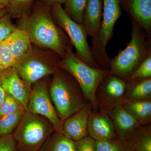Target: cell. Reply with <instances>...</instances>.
<instances>
[{"instance_id":"32","label":"cell","mask_w":151,"mask_h":151,"mask_svg":"<svg viewBox=\"0 0 151 151\" xmlns=\"http://www.w3.org/2000/svg\"><path fill=\"white\" fill-rule=\"evenodd\" d=\"M5 70L3 71L2 73L0 74V107L3 104L4 100L5 97L6 91L3 88L2 86L1 83V78L2 76L3 73L4 72Z\"/></svg>"},{"instance_id":"7","label":"cell","mask_w":151,"mask_h":151,"mask_svg":"<svg viewBox=\"0 0 151 151\" xmlns=\"http://www.w3.org/2000/svg\"><path fill=\"white\" fill-rule=\"evenodd\" d=\"M52 15L56 24L63 30L76 50L75 54L89 66L102 69L92 56L86 31L83 24L73 21L63 10L62 5L55 4L50 7Z\"/></svg>"},{"instance_id":"29","label":"cell","mask_w":151,"mask_h":151,"mask_svg":"<svg viewBox=\"0 0 151 151\" xmlns=\"http://www.w3.org/2000/svg\"><path fill=\"white\" fill-rule=\"evenodd\" d=\"M151 77V54L148 56L128 79H144Z\"/></svg>"},{"instance_id":"1","label":"cell","mask_w":151,"mask_h":151,"mask_svg":"<svg viewBox=\"0 0 151 151\" xmlns=\"http://www.w3.org/2000/svg\"><path fill=\"white\" fill-rule=\"evenodd\" d=\"M15 24L27 35L37 47L52 50L60 58L72 45L65 33L54 22L50 7L41 0H36L31 12L17 19Z\"/></svg>"},{"instance_id":"27","label":"cell","mask_w":151,"mask_h":151,"mask_svg":"<svg viewBox=\"0 0 151 151\" xmlns=\"http://www.w3.org/2000/svg\"><path fill=\"white\" fill-rule=\"evenodd\" d=\"M16 61L5 42L0 43V71L14 67Z\"/></svg>"},{"instance_id":"26","label":"cell","mask_w":151,"mask_h":151,"mask_svg":"<svg viewBox=\"0 0 151 151\" xmlns=\"http://www.w3.org/2000/svg\"><path fill=\"white\" fill-rule=\"evenodd\" d=\"M19 111L24 112L26 111L18 100L6 92L4 100L0 107V116Z\"/></svg>"},{"instance_id":"19","label":"cell","mask_w":151,"mask_h":151,"mask_svg":"<svg viewBox=\"0 0 151 151\" xmlns=\"http://www.w3.org/2000/svg\"><path fill=\"white\" fill-rule=\"evenodd\" d=\"M122 106L141 126L151 124V99L124 101Z\"/></svg>"},{"instance_id":"25","label":"cell","mask_w":151,"mask_h":151,"mask_svg":"<svg viewBox=\"0 0 151 151\" xmlns=\"http://www.w3.org/2000/svg\"><path fill=\"white\" fill-rule=\"evenodd\" d=\"M95 151H128L129 150L126 142L113 139L111 140L94 141Z\"/></svg>"},{"instance_id":"14","label":"cell","mask_w":151,"mask_h":151,"mask_svg":"<svg viewBox=\"0 0 151 151\" xmlns=\"http://www.w3.org/2000/svg\"><path fill=\"white\" fill-rule=\"evenodd\" d=\"M121 8L130 19L142 28L151 37V0H120Z\"/></svg>"},{"instance_id":"9","label":"cell","mask_w":151,"mask_h":151,"mask_svg":"<svg viewBox=\"0 0 151 151\" xmlns=\"http://www.w3.org/2000/svg\"><path fill=\"white\" fill-rule=\"evenodd\" d=\"M51 76H47L31 86L28 111L40 115L51 122L56 132H62V122L58 115L49 93Z\"/></svg>"},{"instance_id":"3","label":"cell","mask_w":151,"mask_h":151,"mask_svg":"<svg viewBox=\"0 0 151 151\" xmlns=\"http://www.w3.org/2000/svg\"><path fill=\"white\" fill-rule=\"evenodd\" d=\"M132 25L131 40L126 47L111 59V74L128 79L141 63L151 54V37L139 25L130 19Z\"/></svg>"},{"instance_id":"34","label":"cell","mask_w":151,"mask_h":151,"mask_svg":"<svg viewBox=\"0 0 151 151\" xmlns=\"http://www.w3.org/2000/svg\"><path fill=\"white\" fill-rule=\"evenodd\" d=\"M9 0H0V8H6Z\"/></svg>"},{"instance_id":"13","label":"cell","mask_w":151,"mask_h":151,"mask_svg":"<svg viewBox=\"0 0 151 151\" xmlns=\"http://www.w3.org/2000/svg\"><path fill=\"white\" fill-rule=\"evenodd\" d=\"M1 83L5 91L18 100L27 111L31 86L21 78L14 68L5 70Z\"/></svg>"},{"instance_id":"33","label":"cell","mask_w":151,"mask_h":151,"mask_svg":"<svg viewBox=\"0 0 151 151\" xmlns=\"http://www.w3.org/2000/svg\"><path fill=\"white\" fill-rule=\"evenodd\" d=\"M47 5L51 7L55 4H58L62 5L65 3L66 0H41Z\"/></svg>"},{"instance_id":"30","label":"cell","mask_w":151,"mask_h":151,"mask_svg":"<svg viewBox=\"0 0 151 151\" xmlns=\"http://www.w3.org/2000/svg\"><path fill=\"white\" fill-rule=\"evenodd\" d=\"M0 151H19L13 134L0 137Z\"/></svg>"},{"instance_id":"5","label":"cell","mask_w":151,"mask_h":151,"mask_svg":"<svg viewBox=\"0 0 151 151\" xmlns=\"http://www.w3.org/2000/svg\"><path fill=\"white\" fill-rule=\"evenodd\" d=\"M55 131L48 119L25 111L13 135L19 151H38Z\"/></svg>"},{"instance_id":"11","label":"cell","mask_w":151,"mask_h":151,"mask_svg":"<svg viewBox=\"0 0 151 151\" xmlns=\"http://www.w3.org/2000/svg\"><path fill=\"white\" fill-rule=\"evenodd\" d=\"M88 136L97 141H106L117 139L114 124L106 111H93L88 123Z\"/></svg>"},{"instance_id":"35","label":"cell","mask_w":151,"mask_h":151,"mask_svg":"<svg viewBox=\"0 0 151 151\" xmlns=\"http://www.w3.org/2000/svg\"><path fill=\"white\" fill-rule=\"evenodd\" d=\"M7 14L6 8H0V19Z\"/></svg>"},{"instance_id":"23","label":"cell","mask_w":151,"mask_h":151,"mask_svg":"<svg viewBox=\"0 0 151 151\" xmlns=\"http://www.w3.org/2000/svg\"><path fill=\"white\" fill-rule=\"evenodd\" d=\"M25 112L19 111L0 116V137L14 133L21 121Z\"/></svg>"},{"instance_id":"12","label":"cell","mask_w":151,"mask_h":151,"mask_svg":"<svg viewBox=\"0 0 151 151\" xmlns=\"http://www.w3.org/2000/svg\"><path fill=\"white\" fill-rule=\"evenodd\" d=\"M93 111L92 104L88 102L84 108L65 119L62 125V133L76 142L88 136V123Z\"/></svg>"},{"instance_id":"21","label":"cell","mask_w":151,"mask_h":151,"mask_svg":"<svg viewBox=\"0 0 151 151\" xmlns=\"http://www.w3.org/2000/svg\"><path fill=\"white\" fill-rule=\"evenodd\" d=\"M38 151H75L74 141L62 132L55 131Z\"/></svg>"},{"instance_id":"24","label":"cell","mask_w":151,"mask_h":151,"mask_svg":"<svg viewBox=\"0 0 151 151\" xmlns=\"http://www.w3.org/2000/svg\"><path fill=\"white\" fill-rule=\"evenodd\" d=\"M88 0H66L63 10L73 21L82 24L83 15Z\"/></svg>"},{"instance_id":"18","label":"cell","mask_w":151,"mask_h":151,"mask_svg":"<svg viewBox=\"0 0 151 151\" xmlns=\"http://www.w3.org/2000/svg\"><path fill=\"white\" fill-rule=\"evenodd\" d=\"M126 80L125 101L151 99V77Z\"/></svg>"},{"instance_id":"37","label":"cell","mask_w":151,"mask_h":151,"mask_svg":"<svg viewBox=\"0 0 151 151\" xmlns=\"http://www.w3.org/2000/svg\"><path fill=\"white\" fill-rule=\"evenodd\" d=\"M128 151H134L130 150H129Z\"/></svg>"},{"instance_id":"20","label":"cell","mask_w":151,"mask_h":151,"mask_svg":"<svg viewBox=\"0 0 151 151\" xmlns=\"http://www.w3.org/2000/svg\"><path fill=\"white\" fill-rule=\"evenodd\" d=\"M126 143L130 150L151 151V124L138 127Z\"/></svg>"},{"instance_id":"39","label":"cell","mask_w":151,"mask_h":151,"mask_svg":"<svg viewBox=\"0 0 151 151\" xmlns=\"http://www.w3.org/2000/svg\"></svg>"},{"instance_id":"15","label":"cell","mask_w":151,"mask_h":151,"mask_svg":"<svg viewBox=\"0 0 151 151\" xmlns=\"http://www.w3.org/2000/svg\"><path fill=\"white\" fill-rule=\"evenodd\" d=\"M114 124L116 137L126 142L141 126L136 119L122 106L107 111Z\"/></svg>"},{"instance_id":"22","label":"cell","mask_w":151,"mask_h":151,"mask_svg":"<svg viewBox=\"0 0 151 151\" xmlns=\"http://www.w3.org/2000/svg\"><path fill=\"white\" fill-rule=\"evenodd\" d=\"M36 0H9L6 8L12 19H19L31 12Z\"/></svg>"},{"instance_id":"17","label":"cell","mask_w":151,"mask_h":151,"mask_svg":"<svg viewBox=\"0 0 151 151\" xmlns=\"http://www.w3.org/2000/svg\"><path fill=\"white\" fill-rule=\"evenodd\" d=\"M17 63L32 50V43L24 31L17 28L5 41Z\"/></svg>"},{"instance_id":"38","label":"cell","mask_w":151,"mask_h":151,"mask_svg":"<svg viewBox=\"0 0 151 151\" xmlns=\"http://www.w3.org/2000/svg\"></svg>"},{"instance_id":"10","label":"cell","mask_w":151,"mask_h":151,"mask_svg":"<svg viewBox=\"0 0 151 151\" xmlns=\"http://www.w3.org/2000/svg\"><path fill=\"white\" fill-rule=\"evenodd\" d=\"M127 87L126 80L110 73L102 81L95 92L97 110L108 111L122 106Z\"/></svg>"},{"instance_id":"31","label":"cell","mask_w":151,"mask_h":151,"mask_svg":"<svg viewBox=\"0 0 151 151\" xmlns=\"http://www.w3.org/2000/svg\"><path fill=\"white\" fill-rule=\"evenodd\" d=\"M94 140L89 136L74 142L75 151H95Z\"/></svg>"},{"instance_id":"36","label":"cell","mask_w":151,"mask_h":151,"mask_svg":"<svg viewBox=\"0 0 151 151\" xmlns=\"http://www.w3.org/2000/svg\"><path fill=\"white\" fill-rule=\"evenodd\" d=\"M2 71H0V74H1V73H2Z\"/></svg>"},{"instance_id":"28","label":"cell","mask_w":151,"mask_h":151,"mask_svg":"<svg viewBox=\"0 0 151 151\" xmlns=\"http://www.w3.org/2000/svg\"><path fill=\"white\" fill-rule=\"evenodd\" d=\"M12 19L7 14L0 19V43L4 42L17 29Z\"/></svg>"},{"instance_id":"4","label":"cell","mask_w":151,"mask_h":151,"mask_svg":"<svg viewBox=\"0 0 151 151\" xmlns=\"http://www.w3.org/2000/svg\"><path fill=\"white\" fill-rule=\"evenodd\" d=\"M73 47H69L65 55L60 59V67L73 76L81 87L86 100L92 104L93 110L97 111L96 89L111 71L94 68L86 64L73 52Z\"/></svg>"},{"instance_id":"6","label":"cell","mask_w":151,"mask_h":151,"mask_svg":"<svg viewBox=\"0 0 151 151\" xmlns=\"http://www.w3.org/2000/svg\"><path fill=\"white\" fill-rule=\"evenodd\" d=\"M60 59L52 50L33 47L14 67L21 78L31 86L40 79L53 75L60 68Z\"/></svg>"},{"instance_id":"8","label":"cell","mask_w":151,"mask_h":151,"mask_svg":"<svg viewBox=\"0 0 151 151\" xmlns=\"http://www.w3.org/2000/svg\"><path fill=\"white\" fill-rule=\"evenodd\" d=\"M122 15L120 0H103V21L97 40L90 47L94 59L103 70H110L111 59L106 47L113 37L115 24Z\"/></svg>"},{"instance_id":"2","label":"cell","mask_w":151,"mask_h":151,"mask_svg":"<svg viewBox=\"0 0 151 151\" xmlns=\"http://www.w3.org/2000/svg\"><path fill=\"white\" fill-rule=\"evenodd\" d=\"M48 90L58 115L62 122L84 108L88 102L75 78L60 67L52 75Z\"/></svg>"},{"instance_id":"16","label":"cell","mask_w":151,"mask_h":151,"mask_svg":"<svg viewBox=\"0 0 151 151\" xmlns=\"http://www.w3.org/2000/svg\"><path fill=\"white\" fill-rule=\"evenodd\" d=\"M103 12V0H88L83 13L82 24L87 35L92 37V44L97 40Z\"/></svg>"}]
</instances>
